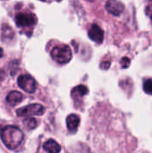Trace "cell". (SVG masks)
<instances>
[{"mask_svg":"<svg viewBox=\"0 0 152 153\" xmlns=\"http://www.w3.org/2000/svg\"><path fill=\"white\" fill-rule=\"evenodd\" d=\"M1 139L8 149L14 150L22 143L23 134L18 127L8 126L2 130Z\"/></svg>","mask_w":152,"mask_h":153,"instance_id":"obj_1","label":"cell"},{"mask_svg":"<svg viewBox=\"0 0 152 153\" xmlns=\"http://www.w3.org/2000/svg\"><path fill=\"white\" fill-rule=\"evenodd\" d=\"M51 56L56 62L59 64H65L72 59L73 54L69 46L59 45V46H56L52 49Z\"/></svg>","mask_w":152,"mask_h":153,"instance_id":"obj_2","label":"cell"},{"mask_svg":"<svg viewBox=\"0 0 152 153\" xmlns=\"http://www.w3.org/2000/svg\"><path fill=\"white\" fill-rule=\"evenodd\" d=\"M45 112V108L40 104H30L16 110V115L20 117H30L31 116H41Z\"/></svg>","mask_w":152,"mask_h":153,"instance_id":"obj_3","label":"cell"},{"mask_svg":"<svg viewBox=\"0 0 152 153\" xmlns=\"http://www.w3.org/2000/svg\"><path fill=\"white\" fill-rule=\"evenodd\" d=\"M17 83L21 89L28 93H33L36 91V82L29 74H22L18 77Z\"/></svg>","mask_w":152,"mask_h":153,"instance_id":"obj_4","label":"cell"},{"mask_svg":"<svg viewBox=\"0 0 152 153\" xmlns=\"http://www.w3.org/2000/svg\"><path fill=\"white\" fill-rule=\"evenodd\" d=\"M15 22L19 27H29L37 22V18L31 13H20L15 17Z\"/></svg>","mask_w":152,"mask_h":153,"instance_id":"obj_5","label":"cell"},{"mask_svg":"<svg viewBox=\"0 0 152 153\" xmlns=\"http://www.w3.org/2000/svg\"><path fill=\"white\" fill-rule=\"evenodd\" d=\"M106 9L115 16H119L125 10V5L118 0H108L106 4Z\"/></svg>","mask_w":152,"mask_h":153,"instance_id":"obj_6","label":"cell"},{"mask_svg":"<svg viewBox=\"0 0 152 153\" xmlns=\"http://www.w3.org/2000/svg\"><path fill=\"white\" fill-rule=\"evenodd\" d=\"M89 37L91 40L97 43H102L104 39V31L97 24H92V26L89 30Z\"/></svg>","mask_w":152,"mask_h":153,"instance_id":"obj_7","label":"cell"},{"mask_svg":"<svg viewBox=\"0 0 152 153\" xmlns=\"http://www.w3.org/2000/svg\"><path fill=\"white\" fill-rule=\"evenodd\" d=\"M66 124H67V128L71 132L74 133V132L77 131L78 126L80 125V117L77 115H74V114L70 115L66 118Z\"/></svg>","mask_w":152,"mask_h":153,"instance_id":"obj_8","label":"cell"},{"mask_svg":"<svg viewBox=\"0 0 152 153\" xmlns=\"http://www.w3.org/2000/svg\"><path fill=\"white\" fill-rule=\"evenodd\" d=\"M23 100V96L21 92L17 91H11L7 97H6V101L12 105V106H14V105H17L18 103H20L22 100Z\"/></svg>","mask_w":152,"mask_h":153,"instance_id":"obj_9","label":"cell"},{"mask_svg":"<svg viewBox=\"0 0 152 153\" xmlns=\"http://www.w3.org/2000/svg\"><path fill=\"white\" fill-rule=\"evenodd\" d=\"M43 149L47 152L51 153H57L61 151V147L60 145L54 140L50 139L48 141H47L44 145H43Z\"/></svg>","mask_w":152,"mask_h":153,"instance_id":"obj_10","label":"cell"},{"mask_svg":"<svg viewBox=\"0 0 152 153\" xmlns=\"http://www.w3.org/2000/svg\"><path fill=\"white\" fill-rule=\"evenodd\" d=\"M88 92H89V90L86 86L79 85V86H76L75 88L73 89L71 95H72V98H73L74 100H78V99L85 96Z\"/></svg>","mask_w":152,"mask_h":153,"instance_id":"obj_11","label":"cell"},{"mask_svg":"<svg viewBox=\"0 0 152 153\" xmlns=\"http://www.w3.org/2000/svg\"><path fill=\"white\" fill-rule=\"evenodd\" d=\"M2 38H3V40H5V39H12L13 38V30L6 24H4L3 26V30H2Z\"/></svg>","mask_w":152,"mask_h":153,"instance_id":"obj_12","label":"cell"},{"mask_svg":"<svg viewBox=\"0 0 152 153\" xmlns=\"http://www.w3.org/2000/svg\"><path fill=\"white\" fill-rule=\"evenodd\" d=\"M24 124L27 126L29 129H34L37 127V120L33 117H28L26 120H24Z\"/></svg>","mask_w":152,"mask_h":153,"instance_id":"obj_13","label":"cell"},{"mask_svg":"<svg viewBox=\"0 0 152 153\" xmlns=\"http://www.w3.org/2000/svg\"><path fill=\"white\" fill-rule=\"evenodd\" d=\"M143 90L146 93L152 95V79H148L144 82Z\"/></svg>","mask_w":152,"mask_h":153,"instance_id":"obj_14","label":"cell"},{"mask_svg":"<svg viewBox=\"0 0 152 153\" xmlns=\"http://www.w3.org/2000/svg\"><path fill=\"white\" fill-rule=\"evenodd\" d=\"M120 64H121L122 68H127L130 65V64H131V60L128 57H124V58L121 59Z\"/></svg>","mask_w":152,"mask_h":153,"instance_id":"obj_15","label":"cell"},{"mask_svg":"<svg viewBox=\"0 0 152 153\" xmlns=\"http://www.w3.org/2000/svg\"><path fill=\"white\" fill-rule=\"evenodd\" d=\"M146 14L152 21V0H149V4L146 7Z\"/></svg>","mask_w":152,"mask_h":153,"instance_id":"obj_16","label":"cell"},{"mask_svg":"<svg viewBox=\"0 0 152 153\" xmlns=\"http://www.w3.org/2000/svg\"><path fill=\"white\" fill-rule=\"evenodd\" d=\"M110 65H111V63H110V62H108V61H105V62L101 63L100 67H101L102 69H104V70H107V69H108V68H109Z\"/></svg>","mask_w":152,"mask_h":153,"instance_id":"obj_17","label":"cell"},{"mask_svg":"<svg viewBox=\"0 0 152 153\" xmlns=\"http://www.w3.org/2000/svg\"><path fill=\"white\" fill-rule=\"evenodd\" d=\"M2 56H3V49L0 48V57H2Z\"/></svg>","mask_w":152,"mask_h":153,"instance_id":"obj_18","label":"cell"},{"mask_svg":"<svg viewBox=\"0 0 152 153\" xmlns=\"http://www.w3.org/2000/svg\"><path fill=\"white\" fill-rule=\"evenodd\" d=\"M41 1H45V0H41Z\"/></svg>","mask_w":152,"mask_h":153,"instance_id":"obj_19","label":"cell"}]
</instances>
